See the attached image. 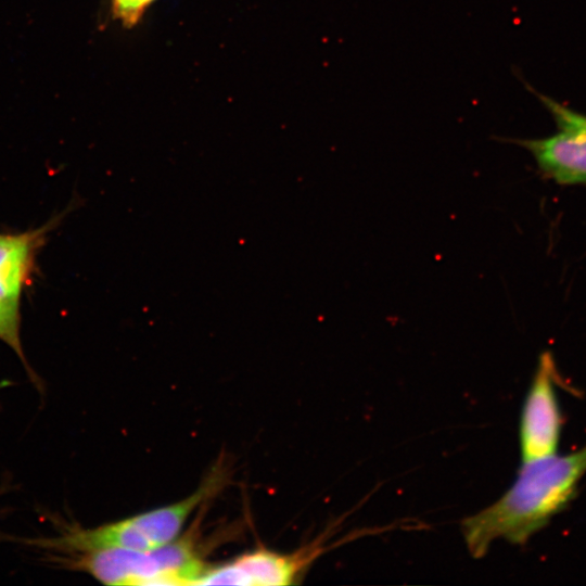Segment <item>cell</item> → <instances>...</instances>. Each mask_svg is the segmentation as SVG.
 Instances as JSON below:
<instances>
[{"instance_id":"9","label":"cell","mask_w":586,"mask_h":586,"mask_svg":"<svg viewBox=\"0 0 586 586\" xmlns=\"http://www.w3.org/2000/svg\"><path fill=\"white\" fill-rule=\"evenodd\" d=\"M0 340L8 344L25 362V357L20 337V321L0 310Z\"/></svg>"},{"instance_id":"2","label":"cell","mask_w":586,"mask_h":586,"mask_svg":"<svg viewBox=\"0 0 586 586\" xmlns=\"http://www.w3.org/2000/svg\"><path fill=\"white\" fill-rule=\"evenodd\" d=\"M196 519L183 535L146 551L98 549L80 552L73 566L105 585H196L208 565Z\"/></svg>"},{"instance_id":"10","label":"cell","mask_w":586,"mask_h":586,"mask_svg":"<svg viewBox=\"0 0 586 586\" xmlns=\"http://www.w3.org/2000/svg\"><path fill=\"white\" fill-rule=\"evenodd\" d=\"M566 111H568V114H569L574 120H576V122H578L579 124L586 126V115H585V114L575 112V111L571 110L570 107H566Z\"/></svg>"},{"instance_id":"4","label":"cell","mask_w":586,"mask_h":586,"mask_svg":"<svg viewBox=\"0 0 586 586\" xmlns=\"http://www.w3.org/2000/svg\"><path fill=\"white\" fill-rule=\"evenodd\" d=\"M331 528L297 550L281 553L259 548L232 561L208 566L196 585L281 586L302 578L310 564L326 550Z\"/></svg>"},{"instance_id":"3","label":"cell","mask_w":586,"mask_h":586,"mask_svg":"<svg viewBox=\"0 0 586 586\" xmlns=\"http://www.w3.org/2000/svg\"><path fill=\"white\" fill-rule=\"evenodd\" d=\"M228 472L216 466L200 487L188 497L129 518L93 528H69L44 546L76 552L98 549L146 551L176 539L192 513L215 496L227 483Z\"/></svg>"},{"instance_id":"1","label":"cell","mask_w":586,"mask_h":586,"mask_svg":"<svg viewBox=\"0 0 586 586\" xmlns=\"http://www.w3.org/2000/svg\"><path fill=\"white\" fill-rule=\"evenodd\" d=\"M585 474L586 445L564 456L523 461L514 483L497 501L462 520L469 552L481 558L499 538L525 544L569 507Z\"/></svg>"},{"instance_id":"5","label":"cell","mask_w":586,"mask_h":586,"mask_svg":"<svg viewBox=\"0 0 586 586\" xmlns=\"http://www.w3.org/2000/svg\"><path fill=\"white\" fill-rule=\"evenodd\" d=\"M525 87L543 103L556 120L559 131L540 139H502L519 144L533 155L539 171L560 184H586V126L574 120L566 106Z\"/></svg>"},{"instance_id":"6","label":"cell","mask_w":586,"mask_h":586,"mask_svg":"<svg viewBox=\"0 0 586 586\" xmlns=\"http://www.w3.org/2000/svg\"><path fill=\"white\" fill-rule=\"evenodd\" d=\"M561 377L550 352H544L526 393L520 418L523 461L557 454L563 417L557 395Z\"/></svg>"},{"instance_id":"8","label":"cell","mask_w":586,"mask_h":586,"mask_svg":"<svg viewBox=\"0 0 586 586\" xmlns=\"http://www.w3.org/2000/svg\"><path fill=\"white\" fill-rule=\"evenodd\" d=\"M154 0H112L113 13L125 26L135 25Z\"/></svg>"},{"instance_id":"7","label":"cell","mask_w":586,"mask_h":586,"mask_svg":"<svg viewBox=\"0 0 586 586\" xmlns=\"http://www.w3.org/2000/svg\"><path fill=\"white\" fill-rule=\"evenodd\" d=\"M49 227L18 234L0 233V310L20 321V298L31 273L35 254Z\"/></svg>"}]
</instances>
